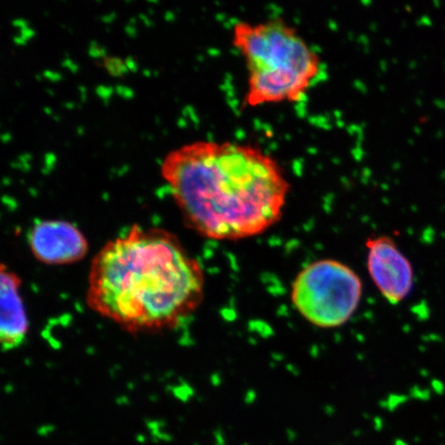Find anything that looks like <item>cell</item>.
Masks as SVG:
<instances>
[{"label":"cell","instance_id":"cell-1","mask_svg":"<svg viewBox=\"0 0 445 445\" xmlns=\"http://www.w3.org/2000/svg\"><path fill=\"white\" fill-rule=\"evenodd\" d=\"M161 174L189 228L212 240L258 236L281 219L290 183L261 149L197 141L165 157Z\"/></svg>","mask_w":445,"mask_h":445},{"label":"cell","instance_id":"cell-2","mask_svg":"<svg viewBox=\"0 0 445 445\" xmlns=\"http://www.w3.org/2000/svg\"><path fill=\"white\" fill-rule=\"evenodd\" d=\"M201 265L170 232L133 226L94 257L87 303L130 333L176 327L204 297Z\"/></svg>","mask_w":445,"mask_h":445},{"label":"cell","instance_id":"cell-3","mask_svg":"<svg viewBox=\"0 0 445 445\" xmlns=\"http://www.w3.org/2000/svg\"><path fill=\"white\" fill-rule=\"evenodd\" d=\"M232 45L247 70L244 104L249 107L302 100L322 69L319 54L280 18L237 22Z\"/></svg>","mask_w":445,"mask_h":445},{"label":"cell","instance_id":"cell-4","mask_svg":"<svg viewBox=\"0 0 445 445\" xmlns=\"http://www.w3.org/2000/svg\"><path fill=\"white\" fill-rule=\"evenodd\" d=\"M363 285L347 265L323 259L305 266L292 286L291 298L297 312L319 328L345 324L360 304Z\"/></svg>","mask_w":445,"mask_h":445},{"label":"cell","instance_id":"cell-5","mask_svg":"<svg viewBox=\"0 0 445 445\" xmlns=\"http://www.w3.org/2000/svg\"><path fill=\"white\" fill-rule=\"evenodd\" d=\"M367 268L372 281L391 304H398L411 292L413 270L396 242L387 236L369 238Z\"/></svg>","mask_w":445,"mask_h":445},{"label":"cell","instance_id":"cell-6","mask_svg":"<svg viewBox=\"0 0 445 445\" xmlns=\"http://www.w3.org/2000/svg\"><path fill=\"white\" fill-rule=\"evenodd\" d=\"M33 257L46 265H67L85 258L89 243L80 230L66 220H41L28 235Z\"/></svg>","mask_w":445,"mask_h":445},{"label":"cell","instance_id":"cell-7","mask_svg":"<svg viewBox=\"0 0 445 445\" xmlns=\"http://www.w3.org/2000/svg\"><path fill=\"white\" fill-rule=\"evenodd\" d=\"M21 286L20 276L0 262V348L5 350L22 345L29 331Z\"/></svg>","mask_w":445,"mask_h":445}]
</instances>
